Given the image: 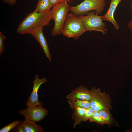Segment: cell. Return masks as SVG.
I'll use <instances>...</instances> for the list:
<instances>
[{
    "label": "cell",
    "instance_id": "cell-11",
    "mask_svg": "<svg viewBox=\"0 0 132 132\" xmlns=\"http://www.w3.org/2000/svg\"><path fill=\"white\" fill-rule=\"evenodd\" d=\"M110 2L109 7L106 13L101 16L103 21H109L114 25V28L118 29L120 26L114 18V13L116 8L122 0H110Z\"/></svg>",
    "mask_w": 132,
    "mask_h": 132
},
{
    "label": "cell",
    "instance_id": "cell-8",
    "mask_svg": "<svg viewBox=\"0 0 132 132\" xmlns=\"http://www.w3.org/2000/svg\"><path fill=\"white\" fill-rule=\"evenodd\" d=\"M35 78L33 81V85L32 91L26 103L27 107L42 106L43 104V103L39 100L38 91L41 85L47 82V80L45 77L40 79L38 74L35 75Z\"/></svg>",
    "mask_w": 132,
    "mask_h": 132
},
{
    "label": "cell",
    "instance_id": "cell-18",
    "mask_svg": "<svg viewBox=\"0 0 132 132\" xmlns=\"http://www.w3.org/2000/svg\"><path fill=\"white\" fill-rule=\"evenodd\" d=\"M22 121L19 120H16L12 122L5 126L0 130V132H9L13 129L16 126Z\"/></svg>",
    "mask_w": 132,
    "mask_h": 132
},
{
    "label": "cell",
    "instance_id": "cell-9",
    "mask_svg": "<svg viewBox=\"0 0 132 132\" xmlns=\"http://www.w3.org/2000/svg\"><path fill=\"white\" fill-rule=\"evenodd\" d=\"M44 27L38 26L29 32L27 34H30L39 43L45 53L46 58L51 62L52 57L46 40L44 35L43 30Z\"/></svg>",
    "mask_w": 132,
    "mask_h": 132
},
{
    "label": "cell",
    "instance_id": "cell-10",
    "mask_svg": "<svg viewBox=\"0 0 132 132\" xmlns=\"http://www.w3.org/2000/svg\"><path fill=\"white\" fill-rule=\"evenodd\" d=\"M90 98V90L82 85L75 88L66 96L68 99H76L89 101Z\"/></svg>",
    "mask_w": 132,
    "mask_h": 132
},
{
    "label": "cell",
    "instance_id": "cell-21",
    "mask_svg": "<svg viewBox=\"0 0 132 132\" xmlns=\"http://www.w3.org/2000/svg\"><path fill=\"white\" fill-rule=\"evenodd\" d=\"M12 132H24L22 126L20 123L12 130Z\"/></svg>",
    "mask_w": 132,
    "mask_h": 132
},
{
    "label": "cell",
    "instance_id": "cell-20",
    "mask_svg": "<svg viewBox=\"0 0 132 132\" xmlns=\"http://www.w3.org/2000/svg\"><path fill=\"white\" fill-rule=\"evenodd\" d=\"M6 36L3 35L1 32H0V56L3 53L4 49V41Z\"/></svg>",
    "mask_w": 132,
    "mask_h": 132
},
{
    "label": "cell",
    "instance_id": "cell-22",
    "mask_svg": "<svg viewBox=\"0 0 132 132\" xmlns=\"http://www.w3.org/2000/svg\"><path fill=\"white\" fill-rule=\"evenodd\" d=\"M3 1L5 3L12 5L16 3V0H3Z\"/></svg>",
    "mask_w": 132,
    "mask_h": 132
},
{
    "label": "cell",
    "instance_id": "cell-3",
    "mask_svg": "<svg viewBox=\"0 0 132 132\" xmlns=\"http://www.w3.org/2000/svg\"><path fill=\"white\" fill-rule=\"evenodd\" d=\"M86 31L79 16L72 13L68 14L63 27L62 34L64 36L77 40Z\"/></svg>",
    "mask_w": 132,
    "mask_h": 132
},
{
    "label": "cell",
    "instance_id": "cell-25",
    "mask_svg": "<svg viewBox=\"0 0 132 132\" xmlns=\"http://www.w3.org/2000/svg\"><path fill=\"white\" fill-rule=\"evenodd\" d=\"M131 11L132 12V2L131 5Z\"/></svg>",
    "mask_w": 132,
    "mask_h": 132
},
{
    "label": "cell",
    "instance_id": "cell-4",
    "mask_svg": "<svg viewBox=\"0 0 132 132\" xmlns=\"http://www.w3.org/2000/svg\"><path fill=\"white\" fill-rule=\"evenodd\" d=\"M100 89H97L93 87L90 90V107L94 111L98 112L102 110L110 111L112 107L110 104L112 100L109 95L104 92L102 93Z\"/></svg>",
    "mask_w": 132,
    "mask_h": 132
},
{
    "label": "cell",
    "instance_id": "cell-14",
    "mask_svg": "<svg viewBox=\"0 0 132 132\" xmlns=\"http://www.w3.org/2000/svg\"><path fill=\"white\" fill-rule=\"evenodd\" d=\"M68 102L70 107L72 110L76 107H79L88 108L90 107L89 101L79 99H68Z\"/></svg>",
    "mask_w": 132,
    "mask_h": 132
},
{
    "label": "cell",
    "instance_id": "cell-17",
    "mask_svg": "<svg viewBox=\"0 0 132 132\" xmlns=\"http://www.w3.org/2000/svg\"><path fill=\"white\" fill-rule=\"evenodd\" d=\"M89 120L90 122H95L102 125L105 124L103 118L97 111H94L92 116Z\"/></svg>",
    "mask_w": 132,
    "mask_h": 132
},
{
    "label": "cell",
    "instance_id": "cell-26",
    "mask_svg": "<svg viewBox=\"0 0 132 132\" xmlns=\"http://www.w3.org/2000/svg\"><path fill=\"white\" fill-rule=\"evenodd\" d=\"M127 132H132V130H127Z\"/></svg>",
    "mask_w": 132,
    "mask_h": 132
},
{
    "label": "cell",
    "instance_id": "cell-19",
    "mask_svg": "<svg viewBox=\"0 0 132 132\" xmlns=\"http://www.w3.org/2000/svg\"><path fill=\"white\" fill-rule=\"evenodd\" d=\"M94 111L90 107L86 109L83 121L85 122L89 120L92 116Z\"/></svg>",
    "mask_w": 132,
    "mask_h": 132
},
{
    "label": "cell",
    "instance_id": "cell-15",
    "mask_svg": "<svg viewBox=\"0 0 132 132\" xmlns=\"http://www.w3.org/2000/svg\"><path fill=\"white\" fill-rule=\"evenodd\" d=\"M53 6L50 0H39L34 11L37 12H42L50 10Z\"/></svg>",
    "mask_w": 132,
    "mask_h": 132
},
{
    "label": "cell",
    "instance_id": "cell-5",
    "mask_svg": "<svg viewBox=\"0 0 132 132\" xmlns=\"http://www.w3.org/2000/svg\"><path fill=\"white\" fill-rule=\"evenodd\" d=\"M105 4V0H85L77 6H69V10L77 16L86 15L93 11L98 15L103 11Z\"/></svg>",
    "mask_w": 132,
    "mask_h": 132
},
{
    "label": "cell",
    "instance_id": "cell-2",
    "mask_svg": "<svg viewBox=\"0 0 132 132\" xmlns=\"http://www.w3.org/2000/svg\"><path fill=\"white\" fill-rule=\"evenodd\" d=\"M51 10L52 19L54 21V25L51 34L56 36L62 33L63 27L68 13L69 6L67 1H65L53 6Z\"/></svg>",
    "mask_w": 132,
    "mask_h": 132
},
{
    "label": "cell",
    "instance_id": "cell-13",
    "mask_svg": "<svg viewBox=\"0 0 132 132\" xmlns=\"http://www.w3.org/2000/svg\"><path fill=\"white\" fill-rule=\"evenodd\" d=\"M86 108L77 107L74 109L73 117L74 121L73 127L75 128L77 124L80 125L83 121Z\"/></svg>",
    "mask_w": 132,
    "mask_h": 132
},
{
    "label": "cell",
    "instance_id": "cell-16",
    "mask_svg": "<svg viewBox=\"0 0 132 132\" xmlns=\"http://www.w3.org/2000/svg\"><path fill=\"white\" fill-rule=\"evenodd\" d=\"M110 111L107 110H102L98 112L104 121L105 124L108 125H111L114 121Z\"/></svg>",
    "mask_w": 132,
    "mask_h": 132
},
{
    "label": "cell",
    "instance_id": "cell-1",
    "mask_svg": "<svg viewBox=\"0 0 132 132\" xmlns=\"http://www.w3.org/2000/svg\"><path fill=\"white\" fill-rule=\"evenodd\" d=\"M52 19L51 9L41 12L34 11L29 13L19 23L17 29V32L21 34H27L29 32L37 26L48 25Z\"/></svg>",
    "mask_w": 132,
    "mask_h": 132
},
{
    "label": "cell",
    "instance_id": "cell-23",
    "mask_svg": "<svg viewBox=\"0 0 132 132\" xmlns=\"http://www.w3.org/2000/svg\"><path fill=\"white\" fill-rule=\"evenodd\" d=\"M53 6L63 1H65V0H50Z\"/></svg>",
    "mask_w": 132,
    "mask_h": 132
},
{
    "label": "cell",
    "instance_id": "cell-27",
    "mask_svg": "<svg viewBox=\"0 0 132 132\" xmlns=\"http://www.w3.org/2000/svg\"><path fill=\"white\" fill-rule=\"evenodd\" d=\"M66 1H69V0H65Z\"/></svg>",
    "mask_w": 132,
    "mask_h": 132
},
{
    "label": "cell",
    "instance_id": "cell-6",
    "mask_svg": "<svg viewBox=\"0 0 132 132\" xmlns=\"http://www.w3.org/2000/svg\"><path fill=\"white\" fill-rule=\"evenodd\" d=\"M86 31H100L104 35L108 31L106 24L103 22L102 16L96 14L95 11L89 12L86 16H79Z\"/></svg>",
    "mask_w": 132,
    "mask_h": 132
},
{
    "label": "cell",
    "instance_id": "cell-24",
    "mask_svg": "<svg viewBox=\"0 0 132 132\" xmlns=\"http://www.w3.org/2000/svg\"><path fill=\"white\" fill-rule=\"evenodd\" d=\"M127 26L132 35V18L129 21Z\"/></svg>",
    "mask_w": 132,
    "mask_h": 132
},
{
    "label": "cell",
    "instance_id": "cell-7",
    "mask_svg": "<svg viewBox=\"0 0 132 132\" xmlns=\"http://www.w3.org/2000/svg\"><path fill=\"white\" fill-rule=\"evenodd\" d=\"M48 111L42 106L27 107L25 110H20L18 113L25 118L36 122H39L48 114Z\"/></svg>",
    "mask_w": 132,
    "mask_h": 132
},
{
    "label": "cell",
    "instance_id": "cell-12",
    "mask_svg": "<svg viewBox=\"0 0 132 132\" xmlns=\"http://www.w3.org/2000/svg\"><path fill=\"white\" fill-rule=\"evenodd\" d=\"M35 122L25 118L24 121L20 123L24 132H43L44 129Z\"/></svg>",
    "mask_w": 132,
    "mask_h": 132
}]
</instances>
